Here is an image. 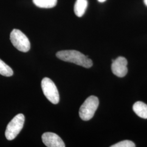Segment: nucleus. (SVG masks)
I'll use <instances>...</instances> for the list:
<instances>
[{"label": "nucleus", "mask_w": 147, "mask_h": 147, "mask_svg": "<svg viewBox=\"0 0 147 147\" xmlns=\"http://www.w3.org/2000/svg\"><path fill=\"white\" fill-rule=\"evenodd\" d=\"M56 56L63 61L73 63L86 68L93 65L92 61L83 53L76 50H63L56 53Z\"/></svg>", "instance_id": "1"}, {"label": "nucleus", "mask_w": 147, "mask_h": 147, "mask_svg": "<svg viewBox=\"0 0 147 147\" xmlns=\"http://www.w3.org/2000/svg\"><path fill=\"white\" fill-rule=\"evenodd\" d=\"M99 104L98 98L95 96H90L81 106L79 110V116L84 121L91 119L94 115Z\"/></svg>", "instance_id": "2"}, {"label": "nucleus", "mask_w": 147, "mask_h": 147, "mask_svg": "<svg viewBox=\"0 0 147 147\" xmlns=\"http://www.w3.org/2000/svg\"><path fill=\"white\" fill-rule=\"evenodd\" d=\"M25 122V117L20 113L15 116L8 123L6 127L5 136L6 138L11 141L14 140L21 131Z\"/></svg>", "instance_id": "3"}, {"label": "nucleus", "mask_w": 147, "mask_h": 147, "mask_svg": "<svg viewBox=\"0 0 147 147\" xmlns=\"http://www.w3.org/2000/svg\"><path fill=\"white\" fill-rule=\"evenodd\" d=\"M10 39L13 46L19 51L27 53L31 47L29 39L20 30L14 29L10 34Z\"/></svg>", "instance_id": "4"}, {"label": "nucleus", "mask_w": 147, "mask_h": 147, "mask_svg": "<svg viewBox=\"0 0 147 147\" xmlns=\"http://www.w3.org/2000/svg\"><path fill=\"white\" fill-rule=\"evenodd\" d=\"M42 88L44 95L53 104H57L59 101V95L56 86L51 79L45 78L42 81Z\"/></svg>", "instance_id": "5"}, {"label": "nucleus", "mask_w": 147, "mask_h": 147, "mask_svg": "<svg viewBox=\"0 0 147 147\" xmlns=\"http://www.w3.org/2000/svg\"><path fill=\"white\" fill-rule=\"evenodd\" d=\"M127 61L123 57H118L116 59L112 60L111 69L112 73L116 76L123 78L127 73Z\"/></svg>", "instance_id": "6"}, {"label": "nucleus", "mask_w": 147, "mask_h": 147, "mask_svg": "<svg viewBox=\"0 0 147 147\" xmlns=\"http://www.w3.org/2000/svg\"><path fill=\"white\" fill-rule=\"evenodd\" d=\"M42 142L48 147H65L61 138L53 132H45L42 135Z\"/></svg>", "instance_id": "7"}, {"label": "nucleus", "mask_w": 147, "mask_h": 147, "mask_svg": "<svg viewBox=\"0 0 147 147\" xmlns=\"http://www.w3.org/2000/svg\"><path fill=\"white\" fill-rule=\"evenodd\" d=\"M133 110L137 116L147 119V105L142 101H137L133 106Z\"/></svg>", "instance_id": "8"}, {"label": "nucleus", "mask_w": 147, "mask_h": 147, "mask_svg": "<svg viewBox=\"0 0 147 147\" xmlns=\"http://www.w3.org/2000/svg\"><path fill=\"white\" fill-rule=\"evenodd\" d=\"M88 5L87 0H76L74 5V12L78 17H81L86 11Z\"/></svg>", "instance_id": "9"}, {"label": "nucleus", "mask_w": 147, "mask_h": 147, "mask_svg": "<svg viewBox=\"0 0 147 147\" xmlns=\"http://www.w3.org/2000/svg\"><path fill=\"white\" fill-rule=\"evenodd\" d=\"M34 5L42 8H51L57 5V0H33Z\"/></svg>", "instance_id": "10"}, {"label": "nucleus", "mask_w": 147, "mask_h": 147, "mask_svg": "<svg viewBox=\"0 0 147 147\" xmlns=\"http://www.w3.org/2000/svg\"><path fill=\"white\" fill-rule=\"evenodd\" d=\"M0 75L9 77L13 75L12 69L0 59Z\"/></svg>", "instance_id": "11"}, {"label": "nucleus", "mask_w": 147, "mask_h": 147, "mask_svg": "<svg viewBox=\"0 0 147 147\" xmlns=\"http://www.w3.org/2000/svg\"><path fill=\"white\" fill-rule=\"evenodd\" d=\"M111 147H136L135 143L131 141L125 140L118 142L114 145L111 146Z\"/></svg>", "instance_id": "12"}, {"label": "nucleus", "mask_w": 147, "mask_h": 147, "mask_svg": "<svg viewBox=\"0 0 147 147\" xmlns=\"http://www.w3.org/2000/svg\"><path fill=\"white\" fill-rule=\"evenodd\" d=\"M99 2H101V3H102V2H104L105 1H106V0H98Z\"/></svg>", "instance_id": "13"}, {"label": "nucleus", "mask_w": 147, "mask_h": 147, "mask_svg": "<svg viewBox=\"0 0 147 147\" xmlns=\"http://www.w3.org/2000/svg\"><path fill=\"white\" fill-rule=\"evenodd\" d=\"M144 3L147 6V0H144Z\"/></svg>", "instance_id": "14"}]
</instances>
